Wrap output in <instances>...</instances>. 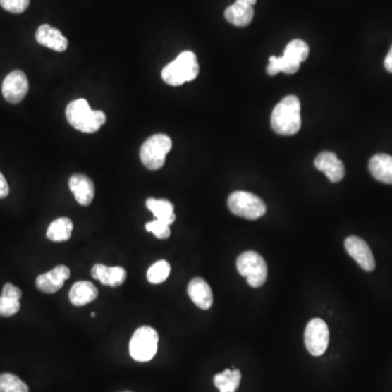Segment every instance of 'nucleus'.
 Instances as JSON below:
<instances>
[{"label":"nucleus","mask_w":392,"mask_h":392,"mask_svg":"<svg viewBox=\"0 0 392 392\" xmlns=\"http://www.w3.org/2000/svg\"><path fill=\"white\" fill-rule=\"evenodd\" d=\"M271 127L280 135H294L301 129V103L299 98L288 95L279 102L271 114Z\"/></svg>","instance_id":"1"},{"label":"nucleus","mask_w":392,"mask_h":392,"mask_svg":"<svg viewBox=\"0 0 392 392\" xmlns=\"http://www.w3.org/2000/svg\"><path fill=\"white\" fill-rule=\"evenodd\" d=\"M66 117L75 129L94 133L105 125L106 115L101 110H92L87 99H75L67 106Z\"/></svg>","instance_id":"2"},{"label":"nucleus","mask_w":392,"mask_h":392,"mask_svg":"<svg viewBox=\"0 0 392 392\" xmlns=\"http://www.w3.org/2000/svg\"><path fill=\"white\" fill-rule=\"evenodd\" d=\"M309 45L302 39H293L285 48V53L281 57L271 56L267 66V73L271 77L277 75L279 72L286 75H294L299 71L300 66L309 57Z\"/></svg>","instance_id":"3"},{"label":"nucleus","mask_w":392,"mask_h":392,"mask_svg":"<svg viewBox=\"0 0 392 392\" xmlns=\"http://www.w3.org/2000/svg\"><path fill=\"white\" fill-rule=\"evenodd\" d=\"M200 73L197 57L193 51H183L180 54L173 63H168L163 71L161 78L166 83L171 87H179L185 82L195 80Z\"/></svg>","instance_id":"4"},{"label":"nucleus","mask_w":392,"mask_h":392,"mask_svg":"<svg viewBox=\"0 0 392 392\" xmlns=\"http://www.w3.org/2000/svg\"><path fill=\"white\" fill-rule=\"evenodd\" d=\"M173 147V142L166 134H155L146 140L140 151L143 165L149 170L161 169L165 165L166 156Z\"/></svg>","instance_id":"5"},{"label":"nucleus","mask_w":392,"mask_h":392,"mask_svg":"<svg viewBox=\"0 0 392 392\" xmlns=\"http://www.w3.org/2000/svg\"><path fill=\"white\" fill-rule=\"evenodd\" d=\"M157 347V331L149 326H143L135 330L130 340V355L134 361L145 363L155 357Z\"/></svg>","instance_id":"6"},{"label":"nucleus","mask_w":392,"mask_h":392,"mask_svg":"<svg viewBox=\"0 0 392 392\" xmlns=\"http://www.w3.org/2000/svg\"><path fill=\"white\" fill-rule=\"evenodd\" d=\"M228 206L232 214L249 220L259 219L266 213L263 200L250 192L237 191L230 194Z\"/></svg>","instance_id":"7"},{"label":"nucleus","mask_w":392,"mask_h":392,"mask_svg":"<svg viewBox=\"0 0 392 392\" xmlns=\"http://www.w3.org/2000/svg\"><path fill=\"white\" fill-rule=\"evenodd\" d=\"M237 267L240 275L247 278L252 288L262 287L266 283L267 264L259 253L244 252L238 257Z\"/></svg>","instance_id":"8"},{"label":"nucleus","mask_w":392,"mask_h":392,"mask_svg":"<svg viewBox=\"0 0 392 392\" xmlns=\"http://www.w3.org/2000/svg\"><path fill=\"white\" fill-rule=\"evenodd\" d=\"M306 349L314 357H321L329 345V329L321 318H314L307 324L304 333Z\"/></svg>","instance_id":"9"},{"label":"nucleus","mask_w":392,"mask_h":392,"mask_svg":"<svg viewBox=\"0 0 392 392\" xmlns=\"http://www.w3.org/2000/svg\"><path fill=\"white\" fill-rule=\"evenodd\" d=\"M3 95L10 104H18L23 101L29 92L27 77L21 70L10 72L3 82Z\"/></svg>","instance_id":"10"},{"label":"nucleus","mask_w":392,"mask_h":392,"mask_svg":"<svg viewBox=\"0 0 392 392\" xmlns=\"http://www.w3.org/2000/svg\"><path fill=\"white\" fill-rule=\"evenodd\" d=\"M345 247L349 255L363 268L364 271H373L375 269V259L372 250L369 249V244L361 238L355 235L347 238Z\"/></svg>","instance_id":"11"},{"label":"nucleus","mask_w":392,"mask_h":392,"mask_svg":"<svg viewBox=\"0 0 392 392\" xmlns=\"http://www.w3.org/2000/svg\"><path fill=\"white\" fill-rule=\"evenodd\" d=\"M69 277L70 269L67 266H56L51 271L36 278V288L44 293H56L63 287V283Z\"/></svg>","instance_id":"12"},{"label":"nucleus","mask_w":392,"mask_h":392,"mask_svg":"<svg viewBox=\"0 0 392 392\" xmlns=\"http://www.w3.org/2000/svg\"><path fill=\"white\" fill-rule=\"evenodd\" d=\"M315 167L321 173H325L329 181L333 182V183L341 181L345 178V165L337 157V155L331 152H323L319 154L315 159Z\"/></svg>","instance_id":"13"},{"label":"nucleus","mask_w":392,"mask_h":392,"mask_svg":"<svg viewBox=\"0 0 392 392\" xmlns=\"http://www.w3.org/2000/svg\"><path fill=\"white\" fill-rule=\"evenodd\" d=\"M255 4L256 0H237L225 10L226 20L235 27H247L253 20Z\"/></svg>","instance_id":"14"},{"label":"nucleus","mask_w":392,"mask_h":392,"mask_svg":"<svg viewBox=\"0 0 392 392\" xmlns=\"http://www.w3.org/2000/svg\"><path fill=\"white\" fill-rule=\"evenodd\" d=\"M69 188L80 205L89 206L93 202L95 185L87 176L82 173L72 175L69 180Z\"/></svg>","instance_id":"15"},{"label":"nucleus","mask_w":392,"mask_h":392,"mask_svg":"<svg viewBox=\"0 0 392 392\" xmlns=\"http://www.w3.org/2000/svg\"><path fill=\"white\" fill-rule=\"evenodd\" d=\"M36 42L39 45L51 48L58 53H63L68 48V39L63 33L49 24H43L35 33Z\"/></svg>","instance_id":"16"},{"label":"nucleus","mask_w":392,"mask_h":392,"mask_svg":"<svg viewBox=\"0 0 392 392\" xmlns=\"http://www.w3.org/2000/svg\"><path fill=\"white\" fill-rule=\"evenodd\" d=\"M92 277L101 281L102 285L108 286V287H119L123 285L125 279H127V271L125 268L119 267H108L103 264H96L92 268Z\"/></svg>","instance_id":"17"},{"label":"nucleus","mask_w":392,"mask_h":392,"mask_svg":"<svg viewBox=\"0 0 392 392\" xmlns=\"http://www.w3.org/2000/svg\"><path fill=\"white\" fill-rule=\"evenodd\" d=\"M190 299L202 310L211 309L214 297L211 287L203 278H194L188 286Z\"/></svg>","instance_id":"18"},{"label":"nucleus","mask_w":392,"mask_h":392,"mask_svg":"<svg viewBox=\"0 0 392 392\" xmlns=\"http://www.w3.org/2000/svg\"><path fill=\"white\" fill-rule=\"evenodd\" d=\"M369 171L378 181L386 185H392V156L378 154L369 161Z\"/></svg>","instance_id":"19"},{"label":"nucleus","mask_w":392,"mask_h":392,"mask_svg":"<svg viewBox=\"0 0 392 392\" xmlns=\"http://www.w3.org/2000/svg\"><path fill=\"white\" fill-rule=\"evenodd\" d=\"M98 290L90 281H78L69 292L70 302L75 306H83L97 299Z\"/></svg>","instance_id":"20"},{"label":"nucleus","mask_w":392,"mask_h":392,"mask_svg":"<svg viewBox=\"0 0 392 392\" xmlns=\"http://www.w3.org/2000/svg\"><path fill=\"white\" fill-rule=\"evenodd\" d=\"M146 207L155 216V219L161 220L167 225H173L176 220V214L173 212L175 207L171 202L166 199L157 200L151 199L146 200Z\"/></svg>","instance_id":"21"},{"label":"nucleus","mask_w":392,"mask_h":392,"mask_svg":"<svg viewBox=\"0 0 392 392\" xmlns=\"http://www.w3.org/2000/svg\"><path fill=\"white\" fill-rule=\"evenodd\" d=\"M72 230L73 223L69 218H57L48 227L46 237L53 242H66L71 238Z\"/></svg>","instance_id":"22"},{"label":"nucleus","mask_w":392,"mask_h":392,"mask_svg":"<svg viewBox=\"0 0 392 392\" xmlns=\"http://www.w3.org/2000/svg\"><path fill=\"white\" fill-rule=\"evenodd\" d=\"M241 377L239 369H226L214 377V384L220 392H235L241 383Z\"/></svg>","instance_id":"23"},{"label":"nucleus","mask_w":392,"mask_h":392,"mask_svg":"<svg viewBox=\"0 0 392 392\" xmlns=\"http://www.w3.org/2000/svg\"><path fill=\"white\" fill-rule=\"evenodd\" d=\"M170 271H171V267H170L167 261H158L149 268L146 276H147V280L149 283H154V285H159V283H163L164 281L167 280L170 275Z\"/></svg>","instance_id":"24"},{"label":"nucleus","mask_w":392,"mask_h":392,"mask_svg":"<svg viewBox=\"0 0 392 392\" xmlns=\"http://www.w3.org/2000/svg\"><path fill=\"white\" fill-rule=\"evenodd\" d=\"M0 392H29L27 384L12 374L0 375Z\"/></svg>","instance_id":"25"},{"label":"nucleus","mask_w":392,"mask_h":392,"mask_svg":"<svg viewBox=\"0 0 392 392\" xmlns=\"http://www.w3.org/2000/svg\"><path fill=\"white\" fill-rule=\"evenodd\" d=\"M145 229L152 232L157 239L165 240L170 237V226L161 221V220H153L146 223Z\"/></svg>","instance_id":"26"},{"label":"nucleus","mask_w":392,"mask_h":392,"mask_svg":"<svg viewBox=\"0 0 392 392\" xmlns=\"http://www.w3.org/2000/svg\"><path fill=\"white\" fill-rule=\"evenodd\" d=\"M31 0H0V6L6 11L19 15L29 8Z\"/></svg>","instance_id":"27"},{"label":"nucleus","mask_w":392,"mask_h":392,"mask_svg":"<svg viewBox=\"0 0 392 392\" xmlns=\"http://www.w3.org/2000/svg\"><path fill=\"white\" fill-rule=\"evenodd\" d=\"M20 301L18 300L7 299V298L0 297V316H9L15 315L19 312Z\"/></svg>","instance_id":"28"},{"label":"nucleus","mask_w":392,"mask_h":392,"mask_svg":"<svg viewBox=\"0 0 392 392\" xmlns=\"http://www.w3.org/2000/svg\"><path fill=\"white\" fill-rule=\"evenodd\" d=\"M3 297L7 298V299L18 300L20 301L22 297V292L19 288L16 287V286L11 285V283H6L4 286Z\"/></svg>","instance_id":"29"},{"label":"nucleus","mask_w":392,"mask_h":392,"mask_svg":"<svg viewBox=\"0 0 392 392\" xmlns=\"http://www.w3.org/2000/svg\"><path fill=\"white\" fill-rule=\"evenodd\" d=\"M8 194H9V185L3 173H0V199H5Z\"/></svg>","instance_id":"30"},{"label":"nucleus","mask_w":392,"mask_h":392,"mask_svg":"<svg viewBox=\"0 0 392 392\" xmlns=\"http://www.w3.org/2000/svg\"><path fill=\"white\" fill-rule=\"evenodd\" d=\"M385 68L387 69V71L391 72L392 73V46L390 48L389 53L388 55L386 56L385 58Z\"/></svg>","instance_id":"31"},{"label":"nucleus","mask_w":392,"mask_h":392,"mask_svg":"<svg viewBox=\"0 0 392 392\" xmlns=\"http://www.w3.org/2000/svg\"><path fill=\"white\" fill-rule=\"evenodd\" d=\"M91 316H92V317H95V316H96V314H95V313H94V312H93V313H91Z\"/></svg>","instance_id":"32"},{"label":"nucleus","mask_w":392,"mask_h":392,"mask_svg":"<svg viewBox=\"0 0 392 392\" xmlns=\"http://www.w3.org/2000/svg\"><path fill=\"white\" fill-rule=\"evenodd\" d=\"M123 392H131V391H123Z\"/></svg>","instance_id":"33"}]
</instances>
